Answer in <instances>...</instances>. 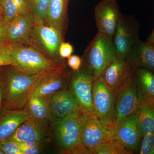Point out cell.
<instances>
[{"mask_svg": "<svg viewBox=\"0 0 154 154\" xmlns=\"http://www.w3.org/2000/svg\"><path fill=\"white\" fill-rule=\"evenodd\" d=\"M94 78L84 67L70 72L71 92L83 112L96 114L93 101L92 88Z\"/></svg>", "mask_w": 154, "mask_h": 154, "instance_id": "obj_9", "label": "cell"}, {"mask_svg": "<svg viewBox=\"0 0 154 154\" xmlns=\"http://www.w3.org/2000/svg\"><path fill=\"white\" fill-rule=\"evenodd\" d=\"M82 60L79 56L72 55L68 58L67 64L73 71H78L82 66Z\"/></svg>", "mask_w": 154, "mask_h": 154, "instance_id": "obj_32", "label": "cell"}, {"mask_svg": "<svg viewBox=\"0 0 154 154\" xmlns=\"http://www.w3.org/2000/svg\"><path fill=\"white\" fill-rule=\"evenodd\" d=\"M42 74L26 72L11 64L0 67V79L4 93L2 108H25L30 92Z\"/></svg>", "mask_w": 154, "mask_h": 154, "instance_id": "obj_1", "label": "cell"}, {"mask_svg": "<svg viewBox=\"0 0 154 154\" xmlns=\"http://www.w3.org/2000/svg\"><path fill=\"white\" fill-rule=\"evenodd\" d=\"M143 99L134 75L116 94L114 123L136 113Z\"/></svg>", "mask_w": 154, "mask_h": 154, "instance_id": "obj_7", "label": "cell"}, {"mask_svg": "<svg viewBox=\"0 0 154 154\" xmlns=\"http://www.w3.org/2000/svg\"><path fill=\"white\" fill-rule=\"evenodd\" d=\"M26 107L31 117L47 123L53 119L46 96L30 95Z\"/></svg>", "mask_w": 154, "mask_h": 154, "instance_id": "obj_22", "label": "cell"}, {"mask_svg": "<svg viewBox=\"0 0 154 154\" xmlns=\"http://www.w3.org/2000/svg\"><path fill=\"white\" fill-rule=\"evenodd\" d=\"M81 127L82 143L92 154L98 146L115 139L114 125L107 124L94 113L82 111Z\"/></svg>", "mask_w": 154, "mask_h": 154, "instance_id": "obj_5", "label": "cell"}, {"mask_svg": "<svg viewBox=\"0 0 154 154\" xmlns=\"http://www.w3.org/2000/svg\"><path fill=\"white\" fill-rule=\"evenodd\" d=\"M17 142L23 154H39L40 152V145L33 143Z\"/></svg>", "mask_w": 154, "mask_h": 154, "instance_id": "obj_30", "label": "cell"}, {"mask_svg": "<svg viewBox=\"0 0 154 154\" xmlns=\"http://www.w3.org/2000/svg\"><path fill=\"white\" fill-rule=\"evenodd\" d=\"M64 37L56 29L45 24H35L31 38V44L45 56L57 63L66 62L60 57L59 49Z\"/></svg>", "mask_w": 154, "mask_h": 154, "instance_id": "obj_6", "label": "cell"}, {"mask_svg": "<svg viewBox=\"0 0 154 154\" xmlns=\"http://www.w3.org/2000/svg\"><path fill=\"white\" fill-rule=\"evenodd\" d=\"M4 88L0 79V111L2 109L3 102H4Z\"/></svg>", "mask_w": 154, "mask_h": 154, "instance_id": "obj_34", "label": "cell"}, {"mask_svg": "<svg viewBox=\"0 0 154 154\" xmlns=\"http://www.w3.org/2000/svg\"><path fill=\"white\" fill-rule=\"evenodd\" d=\"M0 148L5 154H23L16 141L6 140L0 142Z\"/></svg>", "mask_w": 154, "mask_h": 154, "instance_id": "obj_28", "label": "cell"}, {"mask_svg": "<svg viewBox=\"0 0 154 154\" xmlns=\"http://www.w3.org/2000/svg\"><path fill=\"white\" fill-rule=\"evenodd\" d=\"M93 154H130L132 153L114 139L98 146L93 150Z\"/></svg>", "mask_w": 154, "mask_h": 154, "instance_id": "obj_26", "label": "cell"}, {"mask_svg": "<svg viewBox=\"0 0 154 154\" xmlns=\"http://www.w3.org/2000/svg\"><path fill=\"white\" fill-rule=\"evenodd\" d=\"M30 117L26 107L22 109L2 108L0 111V142L8 140Z\"/></svg>", "mask_w": 154, "mask_h": 154, "instance_id": "obj_18", "label": "cell"}, {"mask_svg": "<svg viewBox=\"0 0 154 154\" xmlns=\"http://www.w3.org/2000/svg\"><path fill=\"white\" fill-rule=\"evenodd\" d=\"M11 62L21 70L38 74L66 66V63H57L49 59L32 45L13 46Z\"/></svg>", "mask_w": 154, "mask_h": 154, "instance_id": "obj_4", "label": "cell"}, {"mask_svg": "<svg viewBox=\"0 0 154 154\" xmlns=\"http://www.w3.org/2000/svg\"><path fill=\"white\" fill-rule=\"evenodd\" d=\"M54 120L61 119L80 108L71 91L60 90L46 96Z\"/></svg>", "mask_w": 154, "mask_h": 154, "instance_id": "obj_16", "label": "cell"}, {"mask_svg": "<svg viewBox=\"0 0 154 154\" xmlns=\"http://www.w3.org/2000/svg\"><path fill=\"white\" fill-rule=\"evenodd\" d=\"M28 10L27 0H0V11L7 24L18 14Z\"/></svg>", "mask_w": 154, "mask_h": 154, "instance_id": "obj_24", "label": "cell"}, {"mask_svg": "<svg viewBox=\"0 0 154 154\" xmlns=\"http://www.w3.org/2000/svg\"><path fill=\"white\" fill-rule=\"evenodd\" d=\"M114 138L133 153L137 151L142 140L136 113L114 123Z\"/></svg>", "mask_w": 154, "mask_h": 154, "instance_id": "obj_14", "label": "cell"}, {"mask_svg": "<svg viewBox=\"0 0 154 154\" xmlns=\"http://www.w3.org/2000/svg\"><path fill=\"white\" fill-rule=\"evenodd\" d=\"M125 59L134 69L141 68L154 72V45L139 39L130 50Z\"/></svg>", "mask_w": 154, "mask_h": 154, "instance_id": "obj_19", "label": "cell"}, {"mask_svg": "<svg viewBox=\"0 0 154 154\" xmlns=\"http://www.w3.org/2000/svg\"><path fill=\"white\" fill-rule=\"evenodd\" d=\"M8 24L4 21L0 23V44L5 42V36Z\"/></svg>", "mask_w": 154, "mask_h": 154, "instance_id": "obj_33", "label": "cell"}, {"mask_svg": "<svg viewBox=\"0 0 154 154\" xmlns=\"http://www.w3.org/2000/svg\"><path fill=\"white\" fill-rule=\"evenodd\" d=\"M140 25L134 17L121 14L113 37L116 55L125 58L134 45L139 40Z\"/></svg>", "mask_w": 154, "mask_h": 154, "instance_id": "obj_10", "label": "cell"}, {"mask_svg": "<svg viewBox=\"0 0 154 154\" xmlns=\"http://www.w3.org/2000/svg\"><path fill=\"white\" fill-rule=\"evenodd\" d=\"M35 25L34 17L29 10L18 14L8 24L5 43L12 47L31 45V35Z\"/></svg>", "mask_w": 154, "mask_h": 154, "instance_id": "obj_11", "label": "cell"}, {"mask_svg": "<svg viewBox=\"0 0 154 154\" xmlns=\"http://www.w3.org/2000/svg\"><path fill=\"white\" fill-rule=\"evenodd\" d=\"M70 0H50L45 23L59 31L64 37L69 23L68 9Z\"/></svg>", "mask_w": 154, "mask_h": 154, "instance_id": "obj_20", "label": "cell"}, {"mask_svg": "<svg viewBox=\"0 0 154 154\" xmlns=\"http://www.w3.org/2000/svg\"><path fill=\"white\" fill-rule=\"evenodd\" d=\"M82 110L79 108L61 119L54 120V134L63 152L68 154H92L82 143L81 118Z\"/></svg>", "mask_w": 154, "mask_h": 154, "instance_id": "obj_2", "label": "cell"}, {"mask_svg": "<svg viewBox=\"0 0 154 154\" xmlns=\"http://www.w3.org/2000/svg\"><path fill=\"white\" fill-rule=\"evenodd\" d=\"M139 153L154 154V132L146 135L142 138Z\"/></svg>", "mask_w": 154, "mask_h": 154, "instance_id": "obj_27", "label": "cell"}, {"mask_svg": "<svg viewBox=\"0 0 154 154\" xmlns=\"http://www.w3.org/2000/svg\"><path fill=\"white\" fill-rule=\"evenodd\" d=\"M47 124L30 117L21 124L8 140L18 142L41 143L47 135Z\"/></svg>", "mask_w": 154, "mask_h": 154, "instance_id": "obj_17", "label": "cell"}, {"mask_svg": "<svg viewBox=\"0 0 154 154\" xmlns=\"http://www.w3.org/2000/svg\"><path fill=\"white\" fill-rule=\"evenodd\" d=\"M0 154H5L4 152H3V151L1 149V148H0Z\"/></svg>", "mask_w": 154, "mask_h": 154, "instance_id": "obj_37", "label": "cell"}, {"mask_svg": "<svg viewBox=\"0 0 154 154\" xmlns=\"http://www.w3.org/2000/svg\"><path fill=\"white\" fill-rule=\"evenodd\" d=\"M146 41L152 43L154 45V28L152 30L151 33L149 35L147 38Z\"/></svg>", "mask_w": 154, "mask_h": 154, "instance_id": "obj_35", "label": "cell"}, {"mask_svg": "<svg viewBox=\"0 0 154 154\" xmlns=\"http://www.w3.org/2000/svg\"><path fill=\"white\" fill-rule=\"evenodd\" d=\"M134 75V69L125 58L116 57L101 75L105 83L116 94L125 83Z\"/></svg>", "mask_w": 154, "mask_h": 154, "instance_id": "obj_15", "label": "cell"}, {"mask_svg": "<svg viewBox=\"0 0 154 154\" xmlns=\"http://www.w3.org/2000/svg\"><path fill=\"white\" fill-rule=\"evenodd\" d=\"M134 77L143 99L154 100V73L152 71L141 68H134Z\"/></svg>", "mask_w": 154, "mask_h": 154, "instance_id": "obj_23", "label": "cell"}, {"mask_svg": "<svg viewBox=\"0 0 154 154\" xmlns=\"http://www.w3.org/2000/svg\"><path fill=\"white\" fill-rule=\"evenodd\" d=\"M66 67L42 74L32 88L30 95L46 96L66 89L68 84H69L70 72L66 70Z\"/></svg>", "mask_w": 154, "mask_h": 154, "instance_id": "obj_13", "label": "cell"}, {"mask_svg": "<svg viewBox=\"0 0 154 154\" xmlns=\"http://www.w3.org/2000/svg\"><path fill=\"white\" fill-rule=\"evenodd\" d=\"M13 47L7 43L0 44V67L11 65V55Z\"/></svg>", "mask_w": 154, "mask_h": 154, "instance_id": "obj_29", "label": "cell"}, {"mask_svg": "<svg viewBox=\"0 0 154 154\" xmlns=\"http://www.w3.org/2000/svg\"><path fill=\"white\" fill-rule=\"evenodd\" d=\"M92 95L96 115L107 124L114 125L116 94L102 75L94 78Z\"/></svg>", "mask_w": 154, "mask_h": 154, "instance_id": "obj_8", "label": "cell"}, {"mask_svg": "<svg viewBox=\"0 0 154 154\" xmlns=\"http://www.w3.org/2000/svg\"><path fill=\"white\" fill-rule=\"evenodd\" d=\"M136 115L142 138L154 132V99H144Z\"/></svg>", "mask_w": 154, "mask_h": 154, "instance_id": "obj_21", "label": "cell"}, {"mask_svg": "<svg viewBox=\"0 0 154 154\" xmlns=\"http://www.w3.org/2000/svg\"><path fill=\"white\" fill-rule=\"evenodd\" d=\"M4 21H5V19H4V15L2 11H0V23H2Z\"/></svg>", "mask_w": 154, "mask_h": 154, "instance_id": "obj_36", "label": "cell"}, {"mask_svg": "<svg viewBox=\"0 0 154 154\" xmlns=\"http://www.w3.org/2000/svg\"><path fill=\"white\" fill-rule=\"evenodd\" d=\"M73 47L69 42H63L60 45L59 53L62 58H68L73 52Z\"/></svg>", "mask_w": 154, "mask_h": 154, "instance_id": "obj_31", "label": "cell"}, {"mask_svg": "<svg viewBox=\"0 0 154 154\" xmlns=\"http://www.w3.org/2000/svg\"><path fill=\"white\" fill-rule=\"evenodd\" d=\"M116 57L113 37L98 32L85 50L82 66L97 78Z\"/></svg>", "mask_w": 154, "mask_h": 154, "instance_id": "obj_3", "label": "cell"}, {"mask_svg": "<svg viewBox=\"0 0 154 154\" xmlns=\"http://www.w3.org/2000/svg\"><path fill=\"white\" fill-rule=\"evenodd\" d=\"M116 0H102L94 10V17L98 32L113 37L120 15Z\"/></svg>", "mask_w": 154, "mask_h": 154, "instance_id": "obj_12", "label": "cell"}, {"mask_svg": "<svg viewBox=\"0 0 154 154\" xmlns=\"http://www.w3.org/2000/svg\"><path fill=\"white\" fill-rule=\"evenodd\" d=\"M28 9L33 14L35 24H45L50 0H27Z\"/></svg>", "mask_w": 154, "mask_h": 154, "instance_id": "obj_25", "label": "cell"}]
</instances>
